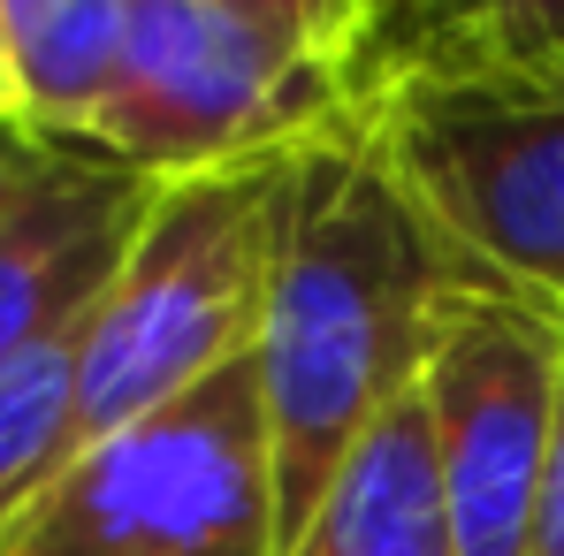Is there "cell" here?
<instances>
[{
  "instance_id": "obj_5",
  "label": "cell",
  "mask_w": 564,
  "mask_h": 556,
  "mask_svg": "<svg viewBox=\"0 0 564 556\" xmlns=\"http://www.w3.org/2000/svg\"><path fill=\"white\" fill-rule=\"evenodd\" d=\"M359 115V85L275 46L214 0H130L115 92L85 153L153 184L290 153Z\"/></svg>"
},
{
  "instance_id": "obj_4",
  "label": "cell",
  "mask_w": 564,
  "mask_h": 556,
  "mask_svg": "<svg viewBox=\"0 0 564 556\" xmlns=\"http://www.w3.org/2000/svg\"><path fill=\"white\" fill-rule=\"evenodd\" d=\"M275 450L252 359L85 443L0 556H275Z\"/></svg>"
},
{
  "instance_id": "obj_15",
  "label": "cell",
  "mask_w": 564,
  "mask_h": 556,
  "mask_svg": "<svg viewBox=\"0 0 564 556\" xmlns=\"http://www.w3.org/2000/svg\"><path fill=\"white\" fill-rule=\"evenodd\" d=\"M367 8H375V31H381L375 62L389 54V46H404V31H412V23H435V0H367Z\"/></svg>"
},
{
  "instance_id": "obj_12",
  "label": "cell",
  "mask_w": 564,
  "mask_h": 556,
  "mask_svg": "<svg viewBox=\"0 0 564 556\" xmlns=\"http://www.w3.org/2000/svg\"><path fill=\"white\" fill-rule=\"evenodd\" d=\"M420 39L466 46V54H488V62H550V54H564V0H458ZM420 39H404V46H420Z\"/></svg>"
},
{
  "instance_id": "obj_1",
  "label": "cell",
  "mask_w": 564,
  "mask_h": 556,
  "mask_svg": "<svg viewBox=\"0 0 564 556\" xmlns=\"http://www.w3.org/2000/svg\"><path fill=\"white\" fill-rule=\"evenodd\" d=\"M458 268L466 260L389 176L359 115L297 153L252 344L282 542L313 519L344 458L420 389L427 328Z\"/></svg>"
},
{
  "instance_id": "obj_16",
  "label": "cell",
  "mask_w": 564,
  "mask_h": 556,
  "mask_svg": "<svg viewBox=\"0 0 564 556\" xmlns=\"http://www.w3.org/2000/svg\"><path fill=\"white\" fill-rule=\"evenodd\" d=\"M557 305H564V297H557Z\"/></svg>"
},
{
  "instance_id": "obj_10",
  "label": "cell",
  "mask_w": 564,
  "mask_h": 556,
  "mask_svg": "<svg viewBox=\"0 0 564 556\" xmlns=\"http://www.w3.org/2000/svg\"><path fill=\"white\" fill-rule=\"evenodd\" d=\"M85 320L0 373V534L77 458V336H85Z\"/></svg>"
},
{
  "instance_id": "obj_3",
  "label": "cell",
  "mask_w": 564,
  "mask_h": 556,
  "mask_svg": "<svg viewBox=\"0 0 564 556\" xmlns=\"http://www.w3.org/2000/svg\"><path fill=\"white\" fill-rule=\"evenodd\" d=\"M359 122L466 268L564 297V54L488 62L420 39L367 69Z\"/></svg>"
},
{
  "instance_id": "obj_7",
  "label": "cell",
  "mask_w": 564,
  "mask_h": 556,
  "mask_svg": "<svg viewBox=\"0 0 564 556\" xmlns=\"http://www.w3.org/2000/svg\"><path fill=\"white\" fill-rule=\"evenodd\" d=\"M153 176L115 168L99 153H54L46 176L0 221V373L69 336L122 268Z\"/></svg>"
},
{
  "instance_id": "obj_14",
  "label": "cell",
  "mask_w": 564,
  "mask_h": 556,
  "mask_svg": "<svg viewBox=\"0 0 564 556\" xmlns=\"http://www.w3.org/2000/svg\"><path fill=\"white\" fill-rule=\"evenodd\" d=\"M62 145H39V138H23V130H8L0 122V221H8V206L23 198V190L46 176V161H54Z\"/></svg>"
},
{
  "instance_id": "obj_13",
  "label": "cell",
  "mask_w": 564,
  "mask_h": 556,
  "mask_svg": "<svg viewBox=\"0 0 564 556\" xmlns=\"http://www.w3.org/2000/svg\"><path fill=\"white\" fill-rule=\"evenodd\" d=\"M527 556H564V404H557V443H550V472H542V503H534Z\"/></svg>"
},
{
  "instance_id": "obj_8",
  "label": "cell",
  "mask_w": 564,
  "mask_h": 556,
  "mask_svg": "<svg viewBox=\"0 0 564 556\" xmlns=\"http://www.w3.org/2000/svg\"><path fill=\"white\" fill-rule=\"evenodd\" d=\"M282 556H458L420 389L344 458L313 519L282 542Z\"/></svg>"
},
{
  "instance_id": "obj_11",
  "label": "cell",
  "mask_w": 564,
  "mask_h": 556,
  "mask_svg": "<svg viewBox=\"0 0 564 556\" xmlns=\"http://www.w3.org/2000/svg\"><path fill=\"white\" fill-rule=\"evenodd\" d=\"M214 8L245 15L275 46L336 69V77H351V85H367V69H375L381 31H375V8L367 0H214Z\"/></svg>"
},
{
  "instance_id": "obj_6",
  "label": "cell",
  "mask_w": 564,
  "mask_h": 556,
  "mask_svg": "<svg viewBox=\"0 0 564 556\" xmlns=\"http://www.w3.org/2000/svg\"><path fill=\"white\" fill-rule=\"evenodd\" d=\"M564 404V305L458 268L435 305L420 412L443 472L458 556H527Z\"/></svg>"
},
{
  "instance_id": "obj_2",
  "label": "cell",
  "mask_w": 564,
  "mask_h": 556,
  "mask_svg": "<svg viewBox=\"0 0 564 556\" xmlns=\"http://www.w3.org/2000/svg\"><path fill=\"white\" fill-rule=\"evenodd\" d=\"M305 145L153 184L145 221L77 336V450L252 359Z\"/></svg>"
},
{
  "instance_id": "obj_9",
  "label": "cell",
  "mask_w": 564,
  "mask_h": 556,
  "mask_svg": "<svg viewBox=\"0 0 564 556\" xmlns=\"http://www.w3.org/2000/svg\"><path fill=\"white\" fill-rule=\"evenodd\" d=\"M130 0H0V122L85 153L115 92Z\"/></svg>"
}]
</instances>
